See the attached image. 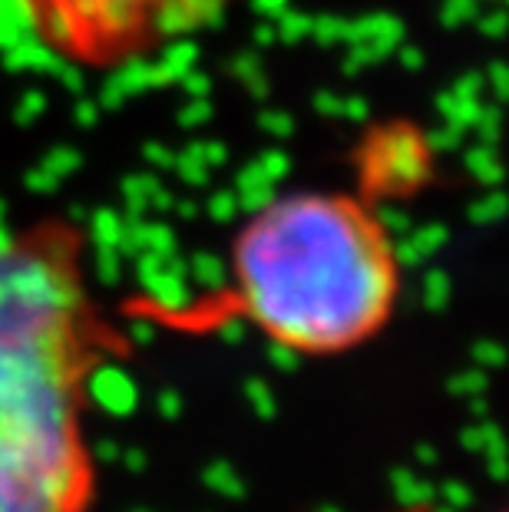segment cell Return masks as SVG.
Masks as SVG:
<instances>
[{
  "label": "cell",
  "mask_w": 509,
  "mask_h": 512,
  "mask_svg": "<svg viewBox=\"0 0 509 512\" xmlns=\"http://www.w3.org/2000/svg\"><path fill=\"white\" fill-rule=\"evenodd\" d=\"M110 344L77 225L0 238V512H90L86 403Z\"/></svg>",
  "instance_id": "1"
},
{
  "label": "cell",
  "mask_w": 509,
  "mask_h": 512,
  "mask_svg": "<svg viewBox=\"0 0 509 512\" xmlns=\"http://www.w3.org/2000/svg\"><path fill=\"white\" fill-rule=\"evenodd\" d=\"M229 294L238 318L285 351L348 354L391 321L397 252L384 222L354 195L285 192L235 232Z\"/></svg>",
  "instance_id": "2"
},
{
  "label": "cell",
  "mask_w": 509,
  "mask_h": 512,
  "mask_svg": "<svg viewBox=\"0 0 509 512\" xmlns=\"http://www.w3.org/2000/svg\"><path fill=\"white\" fill-rule=\"evenodd\" d=\"M43 50L80 70H119L215 24L235 0H17Z\"/></svg>",
  "instance_id": "3"
},
{
  "label": "cell",
  "mask_w": 509,
  "mask_h": 512,
  "mask_svg": "<svg viewBox=\"0 0 509 512\" xmlns=\"http://www.w3.org/2000/svg\"><path fill=\"white\" fill-rule=\"evenodd\" d=\"M503 512H509V509H503Z\"/></svg>",
  "instance_id": "4"
}]
</instances>
